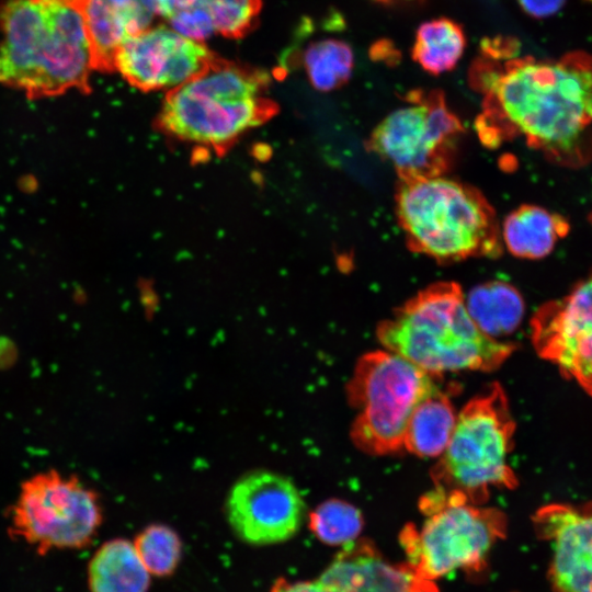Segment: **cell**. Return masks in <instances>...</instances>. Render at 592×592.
<instances>
[{
    "label": "cell",
    "mask_w": 592,
    "mask_h": 592,
    "mask_svg": "<svg viewBox=\"0 0 592 592\" xmlns=\"http://www.w3.org/2000/svg\"><path fill=\"white\" fill-rule=\"evenodd\" d=\"M466 46L463 27L447 18L422 23L415 33L411 57L423 70L441 75L453 70Z\"/></svg>",
    "instance_id": "cell-22"
},
{
    "label": "cell",
    "mask_w": 592,
    "mask_h": 592,
    "mask_svg": "<svg viewBox=\"0 0 592 592\" xmlns=\"http://www.w3.org/2000/svg\"><path fill=\"white\" fill-rule=\"evenodd\" d=\"M261 0H158L159 15L178 33L203 42L217 33L240 38L257 25Z\"/></svg>",
    "instance_id": "cell-17"
},
{
    "label": "cell",
    "mask_w": 592,
    "mask_h": 592,
    "mask_svg": "<svg viewBox=\"0 0 592 592\" xmlns=\"http://www.w3.org/2000/svg\"><path fill=\"white\" fill-rule=\"evenodd\" d=\"M436 379L388 350L363 354L346 385L355 410L350 431L354 446L372 456L402 451L408 421Z\"/></svg>",
    "instance_id": "cell-7"
},
{
    "label": "cell",
    "mask_w": 592,
    "mask_h": 592,
    "mask_svg": "<svg viewBox=\"0 0 592 592\" xmlns=\"http://www.w3.org/2000/svg\"><path fill=\"white\" fill-rule=\"evenodd\" d=\"M271 592H327L322 584L317 580L289 582L285 579H278L272 587Z\"/></svg>",
    "instance_id": "cell-28"
},
{
    "label": "cell",
    "mask_w": 592,
    "mask_h": 592,
    "mask_svg": "<svg viewBox=\"0 0 592 592\" xmlns=\"http://www.w3.org/2000/svg\"><path fill=\"white\" fill-rule=\"evenodd\" d=\"M364 526L361 510L348 501L330 499L309 514V527L322 543L344 547L358 538Z\"/></svg>",
    "instance_id": "cell-24"
},
{
    "label": "cell",
    "mask_w": 592,
    "mask_h": 592,
    "mask_svg": "<svg viewBox=\"0 0 592 592\" xmlns=\"http://www.w3.org/2000/svg\"><path fill=\"white\" fill-rule=\"evenodd\" d=\"M59 1L68 2L77 7L82 0H59Z\"/></svg>",
    "instance_id": "cell-31"
},
{
    "label": "cell",
    "mask_w": 592,
    "mask_h": 592,
    "mask_svg": "<svg viewBox=\"0 0 592 592\" xmlns=\"http://www.w3.org/2000/svg\"><path fill=\"white\" fill-rule=\"evenodd\" d=\"M481 94L476 128L496 147L521 136L526 144L561 162L588 158L592 124V56L571 53L559 61L532 57L504 61L477 57L468 71Z\"/></svg>",
    "instance_id": "cell-1"
},
{
    "label": "cell",
    "mask_w": 592,
    "mask_h": 592,
    "mask_svg": "<svg viewBox=\"0 0 592 592\" xmlns=\"http://www.w3.org/2000/svg\"><path fill=\"white\" fill-rule=\"evenodd\" d=\"M568 231L569 224L561 216L539 206L522 205L504 219L501 240L513 255L534 260L548 255Z\"/></svg>",
    "instance_id": "cell-18"
},
{
    "label": "cell",
    "mask_w": 592,
    "mask_h": 592,
    "mask_svg": "<svg viewBox=\"0 0 592 592\" xmlns=\"http://www.w3.org/2000/svg\"><path fill=\"white\" fill-rule=\"evenodd\" d=\"M90 44L92 68L115 71V56L127 38L150 27L158 0H82L78 5Z\"/></svg>",
    "instance_id": "cell-16"
},
{
    "label": "cell",
    "mask_w": 592,
    "mask_h": 592,
    "mask_svg": "<svg viewBox=\"0 0 592 592\" xmlns=\"http://www.w3.org/2000/svg\"><path fill=\"white\" fill-rule=\"evenodd\" d=\"M91 592H147L149 572L133 543L117 538L104 543L89 563Z\"/></svg>",
    "instance_id": "cell-20"
},
{
    "label": "cell",
    "mask_w": 592,
    "mask_h": 592,
    "mask_svg": "<svg viewBox=\"0 0 592 592\" xmlns=\"http://www.w3.org/2000/svg\"><path fill=\"white\" fill-rule=\"evenodd\" d=\"M421 527L406 525L400 543L408 563L434 581L456 570L479 571L492 546L506 534V516L497 508L448 501L430 490L420 500Z\"/></svg>",
    "instance_id": "cell-8"
},
{
    "label": "cell",
    "mask_w": 592,
    "mask_h": 592,
    "mask_svg": "<svg viewBox=\"0 0 592 592\" xmlns=\"http://www.w3.org/2000/svg\"><path fill=\"white\" fill-rule=\"evenodd\" d=\"M515 422L498 383L473 397L457 414L451 440L432 467L435 490L447 500L483 504L493 488L514 489L510 466Z\"/></svg>",
    "instance_id": "cell-6"
},
{
    "label": "cell",
    "mask_w": 592,
    "mask_h": 592,
    "mask_svg": "<svg viewBox=\"0 0 592 592\" xmlns=\"http://www.w3.org/2000/svg\"><path fill=\"white\" fill-rule=\"evenodd\" d=\"M318 581L327 592H437L412 566L386 560L374 544L358 538L342 547Z\"/></svg>",
    "instance_id": "cell-15"
},
{
    "label": "cell",
    "mask_w": 592,
    "mask_h": 592,
    "mask_svg": "<svg viewBox=\"0 0 592 592\" xmlns=\"http://www.w3.org/2000/svg\"><path fill=\"white\" fill-rule=\"evenodd\" d=\"M396 214L409 247L441 262L501 252L490 204L474 187L442 175L400 180Z\"/></svg>",
    "instance_id": "cell-5"
},
{
    "label": "cell",
    "mask_w": 592,
    "mask_h": 592,
    "mask_svg": "<svg viewBox=\"0 0 592 592\" xmlns=\"http://www.w3.org/2000/svg\"><path fill=\"white\" fill-rule=\"evenodd\" d=\"M550 548L549 580L555 592H592V503H551L533 517Z\"/></svg>",
    "instance_id": "cell-14"
},
{
    "label": "cell",
    "mask_w": 592,
    "mask_h": 592,
    "mask_svg": "<svg viewBox=\"0 0 592 592\" xmlns=\"http://www.w3.org/2000/svg\"><path fill=\"white\" fill-rule=\"evenodd\" d=\"M531 328L537 354L592 396V274L539 308Z\"/></svg>",
    "instance_id": "cell-12"
},
{
    "label": "cell",
    "mask_w": 592,
    "mask_h": 592,
    "mask_svg": "<svg viewBox=\"0 0 592 592\" xmlns=\"http://www.w3.org/2000/svg\"><path fill=\"white\" fill-rule=\"evenodd\" d=\"M135 549L149 573L168 576L174 571L181 557V540L164 525L146 527L134 542Z\"/></svg>",
    "instance_id": "cell-25"
},
{
    "label": "cell",
    "mask_w": 592,
    "mask_h": 592,
    "mask_svg": "<svg viewBox=\"0 0 592 592\" xmlns=\"http://www.w3.org/2000/svg\"><path fill=\"white\" fill-rule=\"evenodd\" d=\"M407 105L386 116L369 137L368 147L388 161L400 180L442 175L464 132L441 90L409 91Z\"/></svg>",
    "instance_id": "cell-9"
},
{
    "label": "cell",
    "mask_w": 592,
    "mask_h": 592,
    "mask_svg": "<svg viewBox=\"0 0 592 592\" xmlns=\"http://www.w3.org/2000/svg\"><path fill=\"white\" fill-rule=\"evenodd\" d=\"M300 61L315 89L331 91L351 78L354 55L346 42L328 37L311 42L301 54Z\"/></svg>",
    "instance_id": "cell-23"
},
{
    "label": "cell",
    "mask_w": 592,
    "mask_h": 592,
    "mask_svg": "<svg viewBox=\"0 0 592 592\" xmlns=\"http://www.w3.org/2000/svg\"><path fill=\"white\" fill-rule=\"evenodd\" d=\"M464 297L453 282L432 284L380 322L377 339L385 350L437 377L448 372H492L515 345L483 333Z\"/></svg>",
    "instance_id": "cell-3"
},
{
    "label": "cell",
    "mask_w": 592,
    "mask_h": 592,
    "mask_svg": "<svg viewBox=\"0 0 592 592\" xmlns=\"http://www.w3.org/2000/svg\"><path fill=\"white\" fill-rule=\"evenodd\" d=\"M101 522L98 493L55 469L24 481L11 509V531L41 554L87 546Z\"/></svg>",
    "instance_id": "cell-10"
},
{
    "label": "cell",
    "mask_w": 592,
    "mask_h": 592,
    "mask_svg": "<svg viewBox=\"0 0 592 592\" xmlns=\"http://www.w3.org/2000/svg\"><path fill=\"white\" fill-rule=\"evenodd\" d=\"M521 8L533 18H546L556 13L565 0H517Z\"/></svg>",
    "instance_id": "cell-27"
},
{
    "label": "cell",
    "mask_w": 592,
    "mask_h": 592,
    "mask_svg": "<svg viewBox=\"0 0 592 592\" xmlns=\"http://www.w3.org/2000/svg\"><path fill=\"white\" fill-rule=\"evenodd\" d=\"M269 79L263 70L217 56L206 71L167 92L158 125L179 140L225 148L275 112Z\"/></svg>",
    "instance_id": "cell-4"
},
{
    "label": "cell",
    "mask_w": 592,
    "mask_h": 592,
    "mask_svg": "<svg viewBox=\"0 0 592 592\" xmlns=\"http://www.w3.org/2000/svg\"><path fill=\"white\" fill-rule=\"evenodd\" d=\"M216 57L202 42L157 25L123 42L115 70L141 91H169L206 71Z\"/></svg>",
    "instance_id": "cell-13"
},
{
    "label": "cell",
    "mask_w": 592,
    "mask_h": 592,
    "mask_svg": "<svg viewBox=\"0 0 592 592\" xmlns=\"http://www.w3.org/2000/svg\"><path fill=\"white\" fill-rule=\"evenodd\" d=\"M379 4L384 5H397V4H405V3H421L424 0H373Z\"/></svg>",
    "instance_id": "cell-30"
},
{
    "label": "cell",
    "mask_w": 592,
    "mask_h": 592,
    "mask_svg": "<svg viewBox=\"0 0 592 592\" xmlns=\"http://www.w3.org/2000/svg\"><path fill=\"white\" fill-rule=\"evenodd\" d=\"M590 220H591V223H592V214H591V216H590Z\"/></svg>",
    "instance_id": "cell-32"
},
{
    "label": "cell",
    "mask_w": 592,
    "mask_h": 592,
    "mask_svg": "<svg viewBox=\"0 0 592 592\" xmlns=\"http://www.w3.org/2000/svg\"><path fill=\"white\" fill-rule=\"evenodd\" d=\"M369 56L373 60L385 61L392 66L400 59V53L388 39H382L375 43L369 49Z\"/></svg>",
    "instance_id": "cell-29"
},
{
    "label": "cell",
    "mask_w": 592,
    "mask_h": 592,
    "mask_svg": "<svg viewBox=\"0 0 592 592\" xmlns=\"http://www.w3.org/2000/svg\"><path fill=\"white\" fill-rule=\"evenodd\" d=\"M0 83L29 96L90 90V44L78 7L59 0H7L0 7Z\"/></svg>",
    "instance_id": "cell-2"
},
{
    "label": "cell",
    "mask_w": 592,
    "mask_h": 592,
    "mask_svg": "<svg viewBox=\"0 0 592 592\" xmlns=\"http://www.w3.org/2000/svg\"><path fill=\"white\" fill-rule=\"evenodd\" d=\"M519 43L511 36L485 37L480 43V55L493 60H508L515 56Z\"/></svg>",
    "instance_id": "cell-26"
},
{
    "label": "cell",
    "mask_w": 592,
    "mask_h": 592,
    "mask_svg": "<svg viewBox=\"0 0 592 592\" xmlns=\"http://www.w3.org/2000/svg\"><path fill=\"white\" fill-rule=\"evenodd\" d=\"M227 517L243 542L267 545L292 538L300 528L305 503L286 477L266 470L243 476L230 489Z\"/></svg>",
    "instance_id": "cell-11"
},
{
    "label": "cell",
    "mask_w": 592,
    "mask_h": 592,
    "mask_svg": "<svg viewBox=\"0 0 592 592\" xmlns=\"http://www.w3.org/2000/svg\"><path fill=\"white\" fill-rule=\"evenodd\" d=\"M465 306L477 327L499 340L513 333L524 316V300L519 291L503 281H490L474 287Z\"/></svg>",
    "instance_id": "cell-21"
},
{
    "label": "cell",
    "mask_w": 592,
    "mask_h": 592,
    "mask_svg": "<svg viewBox=\"0 0 592 592\" xmlns=\"http://www.w3.org/2000/svg\"><path fill=\"white\" fill-rule=\"evenodd\" d=\"M458 412L437 384L414 408L403 437V449L421 458H439L453 434Z\"/></svg>",
    "instance_id": "cell-19"
}]
</instances>
